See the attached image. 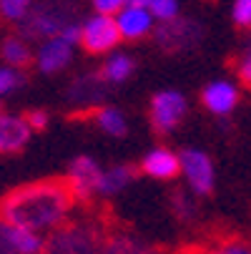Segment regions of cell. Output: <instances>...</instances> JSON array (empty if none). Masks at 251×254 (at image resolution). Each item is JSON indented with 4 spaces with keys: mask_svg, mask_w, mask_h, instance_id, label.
<instances>
[{
    "mask_svg": "<svg viewBox=\"0 0 251 254\" xmlns=\"http://www.w3.org/2000/svg\"><path fill=\"white\" fill-rule=\"evenodd\" d=\"M133 181V169L126 166V164H118V166H111L100 171V181H98V194L103 196H113L118 191H123L128 184Z\"/></svg>",
    "mask_w": 251,
    "mask_h": 254,
    "instance_id": "obj_16",
    "label": "cell"
},
{
    "mask_svg": "<svg viewBox=\"0 0 251 254\" xmlns=\"http://www.w3.org/2000/svg\"><path fill=\"white\" fill-rule=\"evenodd\" d=\"M33 3L30 0H0V15L5 20H25Z\"/></svg>",
    "mask_w": 251,
    "mask_h": 254,
    "instance_id": "obj_22",
    "label": "cell"
},
{
    "mask_svg": "<svg viewBox=\"0 0 251 254\" xmlns=\"http://www.w3.org/2000/svg\"><path fill=\"white\" fill-rule=\"evenodd\" d=\"M151 0H128V5H136V8H149Z\"/></svg>",
    "mask_w": 251,
    "mask_h": 254,
    "instance_id": "obj_31",
    "label": "cell"
},
{
    "mask_svg": "<svg viewBox=\"0 0 251 254\" xmlns=\"http://www.w3.org/2000/svg\"><path fill=\"white\" fill-rule=\"evenodd\" d=\"M121 41V33L111 15H93L81 25V46L88 53H111Z\"/></svg>",
    "mask_w": 251,
    "mask_h": 254,
    "instance_id": "obj_5",
    "label": "cell"
},
{
    "mask_svg": "<svg viewBox=\"0 0 251 254\" xmlns=\"http://www.w3.org/2000/svg\"><path fill=\"white\" fill-rule=\"evenodd\" d=\"M18 86H23V73H20V70L18 68H10V65L0 68V96L15 91Z\"/></svg>",
    "mask_w": 251,
    "mask_h": 254,
    "instance_id": "obj_23",
    "label": "cell"
},
{
    "mask_svg": "<svg viewBox=\"0 0 251 254\" xmlns=\"http://www.w3.org/2000/svg\"><path fill=\"white\" fill-rule=\"evenodd\" d=\"M100 166L96 159L91 156H78L70 161L68 169V189L73 194V199H91L93 194H98V181H100Z\"/></svg>",
    "mask_w": 251,
    "mask_h": 254,
    "instance_id": "obj_7",
    "label": "cell"
},
{
    "mask_svg": "<svg viewBox=\"0 0 251 254\" xmlns=\"http://www.w3.org/2000/svg\"><path fill=\"white\" fill-rule=\"evenodd\" d=\"M28 141H30V126L25 116L0 114V154L20 151Z\"/></svg>",
    "mask_w": 251,
    "mask_h": 254,
    "instance_id": "obj_12",
    "label": "cell"
},
{
    "mask_svg": "<svg viewBox=\"0 0 251 254\" xmlns=\"http://www.w3.org/2000/svg\"><path fill=\"white\" fill-rule=\"evenodd\" d=\"M178 161H181V174L186 176L194 194L203 196V194L213 191V184H216V169H213V161L206 151L186 149L184 154H178Z\"/></svg>",
    "mask_w": 251,
    "mask_h": 254,
    "instance_id": "obj_4",
    "label": "cell"
},
{
    "mask_svg": "<svg viewBox=\"0 0 251 254\" xmlns=\"http://www.w3.org/2000/svg\"><path fill=\"white\" fill-rule=\"evenodd\" d=\"M96 124L100 126L103 133H108V136H123L126 128H128L126 116L113 106H103L100 111L96 114Z\"/></svg>",
    "mask_w": 251,
    "mask_h": 254,
    "instance_id": "obj_19",
    "label": "cell"
},
{
    "mask_svg": "<svg viewBox=\"0 0 251 254\" xmlns=\"http://www.w3.org/2000/svg\"><path fill=\"white\" fill-rule=\"evenodd\" d=\"M211 254H251V244L241 242V239H231V242H224L221 247H216Z\"/></svg>",
    "mask_w": 251,
    "mask_h": 254,
    "instance_id": "obj_27",
    "label": "cell"
},
{
    "mask_svg": "<svg viewBox=\"0 0 251 254\" xmlns=\"http://www.w3.org/2000/svg\"><path fill=\"white\" fill-rule=\"evenodd\" d=\"M10 244L15 254H43L46 239L43 234H35L20 227H10Z\"/></svg>",
    "mask_w": 251,
    "mask_h": 254,
    "instance_id": "obj_18",
    "label": "cell"
},
{
    "mask_svg": "<svg viewBox=\"0 0 251 254\" xmlns=\"http://www.w3.org/2000/svg\"><path fill=\"white\" fill-rule=\"evenodd\" d=\"M103 96H105V81L100 76H81L68 91V98L76 106H98Z\"/></svg>",
    "mask_w": 251,
    "mask_h": 254,
    "instance_id": "obj_14",
    "label": "cell"
},
{
    "mask_svg": "<svg viewBox=\"0 0 251 254\" xmlns=\"http://www.w3.org/2000/svg\"><path fill=\"white\" fill-rule=\"evenodd\" d=\"M91 3H93V8H96L98 15H111V18H116V15L128 5V0H91Z\"/></svg>",
    "mask_w": 251,
    "mask_h": 254,
    "instance_id": "obj_25",
    "label": "cell"
},
{
    "mask_svg": "<svg viewBox=\"0 0 251 254\" xmlns=\"http://www.w3.org/2000/svg\"><path fill=\"white\" fill-rule=\"evenodd\" d=\"M201 38V28L194 20H181L176 18L171 23H163L156 28V43L166 51H181V48H191L196 46V41Z\"/></svg>",
    "mask_w": 251,
    "mask_h": 254,
    "instance_id": "obj_8",
    "label": "cell"
},
{
    "mask_svg": "<svg viewBox=\"0 0 251 254\" xmlns=\"http://www.w3.org/2000/svg\"><path fill=\"white\" fill-rule=\"evenodd\" d=\"M173 211L181 216V219H191L196 214V204H194L191 194H176L173 196Z\"/></svg>",
    "mask_w": 251,
    "mask_h": 254,
    "instance_id": "obj_26",
    "label": "cell"
},
{
    "mask_svg": "<svg viewBox=\"0 0 251 254\" xmlns=\"http://www.w3.org/2000/svg\"><path fill=\"white\" fill-rule=\"evenodd\" d=\"M231 18L241 28H251V0H234Z\"/></svg>",
    "mask_w": 251,
    "mask_h": 254,
    "instance_id": "obj_24",
    "label": "cell"
},
{
    "mask_svg": "<svg viewBox=\"0 0 251 254\" xmlns=\"http://www.w3.org/2000/svg\"><path fill=\"white\" fill-rule=\"evenodd\" d=\"M0 254H15L10 244V224L0 219Z\"/></svg>",
    "mask_w": 251,
    "mask_h": 254,
    "instance_id": "obj_28",
    "label": "cell"
},
{
    "mask_svg": "<svg viewBox=\"0 0 251 254\" xmlns=\"http://www.w3.org/2000/svg\"><path fill=\"white\" fill-rule=\"evenodd\" d=\"M131 73H133V58L126 56V53H111L108 61L103 63L100 78H103L105 83H121V81H126Z\"/></svg>",
    "mask_w": 251,
    "mask_h": 254,
    "instance_id": "obj_17",
    "label": "cell"
},
{
    "mask_svg": "<svg viewBox=\"0 0 251 254\" xmlns=\"http://www.w3.org/2000/svg\"><path fill=\"white\" fill-rule=\"evenodd\" d=\"M186 98L178 91H161L151 98V124L158 133L173 131L186 116Z\"/></svg>",
    "mask_w": 251,
    "mask_h": 254,
    "instance_id": "obj_6",
    "label": "cell"
},
{
    "mask_svg": "<svg viewBox=\"0 0 251 254\" xmlns=\"http://www.w3.org/2000/svg\"><path fill=\"white\" fill-rule=\"evenodd\" d=\"M25 121H28L30 131H41V128L48 126V114H46V111H30V114L25 116Z\"/></svg>",
    "mask_w": 251,
    "mask_h": 254,
    "instance_id": "obj_29",
    "label": "cell"
},
{
    "mask_svg": "<svg viewBox=\"0 0 251 254\" xmlns=\"http://www.w3.org/2000/svg\"><path fill=\"white\" fill-rule=\"evenodd\" d=\"M70 61H73V46L58 38V35L43 41V46L38 48V56H35L38 70H43V73H58Z\"/></svg>",
    "mask_w": 251,
    "mask_h": 254,
    "instance_id": "obj_11",
    "label": "cell"
},
{
    "mask_svg": "<svg viewBox=\"0 0 251 254\" xmlns=\"http://www.w3.org/2000/svg\"><path fill=\"white\" fill-rule=\"evenodd\" d=\"M201 101L206 106V111H211L213 116H229L236 103H239V88L231 83V81H211L203 93H201Z\"/></svg>",
    "mask_w": 251,
    "mask_h": 254,
    "instance_id": "obj_10",
    "label": "cell"
},
{
    "mask_svg": "<svg viewBox=\"0 0 251 254\" xmlns=\"http://www.w3.org/2000/svg\"><path fill=\"white\" fill-rule=\"evenodd\" d=\"M73 20L65 5H58L55 0H46V3L30 8V13L23 20V35L25 38H35V41H48L63 30L65 23Z\"/></svg>",
    "mask_w": 251,
    "mask_h": 254,
    "instance_id": "obj_3",
    "label": "cell"
},
{
    "mask_svg": "<svg viewBox=\"0 0 251 254\" xmlns=\"http://www.w3.org/2000/svg\"><path fill=\"white\" fill-rule=\"evenodd\" d=\"M239 78H241L246 86H251V51H246L244 58L239 61Z\"/></svg>",
    "mask_w": 251,
    "mask_h": 254,
    "instance_id": "obj_30",
    "label": "cell"
},
{
    "mask_svg": "<svg viewBox=\"0 0 251 254\" xmlns=\"http://www.w3.org/2000/svg\"><path fill=\"white\" fill-rule=\"evenodd\" d=\"M189 254H201V252H189Z\"/></svg>",
    "mask_w": 251,
    "mask_h": 254,
    "instance_id": "obj_32",
    "label": "cell"
},
{
    "mask_svg": "<svg viewBox=\"0 0 251 254\" xmlns=\"http://www.w3.org/2000/svg\"><path fill=\"white\" fill-rule=\"evenodd\" d=\"M116 28L121 33V38L126 41H141L153 30V15L149 13V8H136V5H126L116 18Z\"/></svg>",
    "mask_w": 251,
    "mask_h": 254,
    "instance_id": "obj_9",
    "label": "cell"
},
{
    "mask_svg": "<svg viewBox=\"0 0 251 254\" xmlns=\"http://www.w3.org/2000/svg\"><path fill=\"white\" fill-rule=\"evenodd\" d=\"M0 56H3V61L10 65V68H20L28 63L30 58V51H28V43L23 38H5L3 46H0Z\"/></svg>",
    "mask_w": 251,
    "mask_h": 254,
    "instance_id": "obj_20",
    "label": "cell"
},
{
    "mask_svg": "<svg viewBox=\"0 0 251 254\" xmlns=\"http://www.w3.org/2000/svg\"><path fill=\"white\" fill-rule=\"evenodd\" d=\"M141 169H143V174H149L153 179H173L181 171V161H178V154H173L168 149H153L143 156Z\"/></svg>",
    "mask_w": 251,
    "mask_h": 254,
    "instance_id": "obj_13",
    "label": "cell"
},
{
    "mask_svg": "<svg viewBox=\"0 0 251 254\" xmlns=\"http://www.w3.org/2000/svg\"><path fill=\"white\" fill-rule=\"evenodd\" d=\"M73 209V194L65 181H38L20 187L0 201V219L35 234L60 229Z\"/></svg>",
    "mask_w": 251,
    "mask_h": 254,
    "instance_id": "obj_1",
    "label": "cell"
},
{
    "mask_svg": "<svg viewBox=\"0 0 251 254\" xmlns=\"http://www.w3.org/2000/svg\"><path fill=\"white\" fill-rule=\"evenodd\" d=\"M103 234L91 222L63 224L46 239L43 254H100Z\"/></svg>",
    "mask_w": 251,
    "mask_h": 254,
    "instance_id": "obj_2",
    "label": "cell"
},
{
    "mask_svg": "<svg viewBox=\"0 0 251 254\" xmlns=\"http://www.w3.org/2000/svg\"><path fill=\"white\" fill-rule=\"evenodd\" d=\"M149 13L153 15V20L171 23V20L178 18V0H151Z\"/></svg>",
    "mask_w": 251,
    "mask_h": 254,
    "instance_id": "obj_21",
    "label": "cell"
},
{
    "mask_svg": "<svg viewBox=\"0 0 251 254\" xmlns=\"http://www.w3.org/2000/svg\"><path fill=\"white\" fill-rule=\"evenodd\" d=\"M100 254H161L156 247L141 242L138 237L133 234H126V232H118L108 239H103V249Z\"/></svg>",
    "mask_w": 251,
    "mask_h": 254,
    "instance_id": "obj_15",
    "label": "cell"
}]
</instances>
